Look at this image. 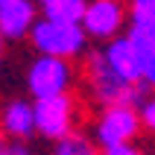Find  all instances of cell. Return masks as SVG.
Wrapping results in <instances>:
<instances>
[{
  "instance_id": "obj_16",
  "label": "cell",
  "mask_w": 155,
  "mask_h": 155,
  "mask_svg": "<svg viewBox=\"0 0 155 155\" xmlns=\"http://www.w3.org/2000/svg\"><path fill=\"white\" fill-rule=\"evenodd\" d=\"M103 155H147V149L135 143H123V147H111V149H103Z\"/></svg>"
},
{
  "instance_id": "obj_11",
  "label": "cell",
  "mask_w": 155,
  "mask_h": 155,
  "mask_svg": "<svg viewBox=\"0 0 155 155\" xmlns=\"http://www.w3.org/2000/svg\"><path fill=\"white\" fill-rule=\"evenodd\" d=\"M44 18H59V21H79L85 15L88 0H35Z\"/></svg>"
},
{
  "instance_id": "obj_9",
  "label": "cell",
  "mask_w": 155,
  "mask_h": 155,
  "mask_svg": "<svg viewBox=\"0 0 155 155\" xmlns=\"http://www.w3.org/2000/svg\"><path fill=\"white\" fill-rule=\"evenodd\" d=\"M100 50H103V59L111 64V70L117 76H123L126 82L143 88V82H140V73H143L140 53H138V47L132 44V38L126 32L111 38V41H105V44H100Z\"/></svg>"
},
{
  "instance_id": "obj_5",
  "label": "cell",
  "mask_w": 155,
  "mask_h": 155,
  "mask_svg": "<svg viewBox=\"0 0 155 155\" xmlns=\"http://www.w3.org/2000/svg\"><path fill=\"white\" fill-rule=\"evenodd\" d=\"M88 132L94 135V140H97L103 149L123 147V143H135L138 135L143 132L138 105H135V103H123V105L97 108L94 117H91Z\"/></svg>"
},
{
  "instance_id": "obj_4",
  "label": "cell",
  "mask_w": 155,
  "mask_h": 155,
  "mask_svg": "<svg viewBox=\"0 0 155 155\" xmlns=\"http://www.w3.org/2000/svg\"><path fill=\"white\" fill-rule=\"evenodd\" d=\"M82 120V100L73 91L56 97H44L35 100V123H38V138L47 143L68 138L79 129Z\"/></svg>"
},
{
  "instance_id": "obj_12",
  "label": "cell",
  "mask_w": 155,
  "mask_h": 155,
  "mask_svg": "<svg viewBox=\"0 0 155 155\" xmlns=\"http://www.w3.org/2000/svg\"><path fill=\"white\" fill-rule=\"evenodd\" d=\"M129 24L155 29V0H129Z\"/></svg>"
},
{
  "instance_id": "obj_13",
  "label": "cell",
  "mask_w": 155,
  "mask_h": 155,
  "mask_svg": "<svg viewBox=\"0 0 155 155\" xmlns=\"http://www.w3.org/2000/svg\"><path fill=\"white\" fill-rule=\"evenodd\" d=\"M138 114L143 132L149 138H155V91H143V97L138 100Z\"/></svg>"
},
{
  "instance_id": "obj_2",
  "label": "cell",
  "mask_w": 155,
  "mask_h": 155,
  "mask_svg": "<svg viewBox=\"0 0 155 155\" xmlns=\"http://www.w3.org/2000/svg\"><path fill=\"white\" fill-rule=\"evenodd\" d=\"M88 44L91 35L79 21H59V18H38L32 35H29V47L32 53L41 56H59V59L76 61L88 56Z\"/></svg>"
},
{
  "instance_id": "obj_1",
  "label": "cell",
  "mask_w": 155,
  "mask_h": 155,
  "mask_svg": "<svg viewBox=\"0 0 155 155\" xmlns=\"http://www.w3.org/2000/svg\"><path fill=\"white\" fill-rule=\"evenodd\" d=\"M79 88H82V97L94 108H108V105H123V103L138 105V100L143 97L140 85H132L111 70V64L103 59V50H88V56L82 59Z\"/></svg>"
},
{
  "instance_id": "obj_3",
  "label": "cell",
  "mask_w": 155,
  "mask_h": 155,
  "mask_svg": "<svg viewBox=\"0 0 155 155\" xmlns=\"http://www.w3.org/2000/svg\"><path fill=\"white\" fill-rule=\"evenodd\" d=\"M76 85H79L76 64L68 61V59H59V56H41V53H35L24 68V91L32 100L68 94Z\"/></svg>"
},
{
  "instance_id": "obj_14",
  "label": "cell",
  "mask_w": 155,
  "mask_h": 155,
  "mask_svg": "<svg viewBox=\"0 0 155 155\" xmlns=\"http://www.w3.org/2000/svg\"><path fill=\"white\" fill-rule=\"evenodd\" d=\"M0 155H41L29 140H6L0 143Z\"/></svg>"
},
{
  "instance_id": "obj_8",
  "label": "cell",
  "mask_w": 155,
  "mask_h": 155,
  "mask_svg": "<svg viewBox=\"0 0 155 155\" xmlns=\"http://www.w3.org/2000/svg\"><path fill=\"white\" fill-rule=\"evenodd\" d=\"M41 18V9L35 0H6L0 3V35L6 44L29 41L35 24Z\"/></svg>"
},
{
  "instance_id": "obj_15",
  "label": "cell",
  "mask_w": 155,
  "mask_h": 155,
  "mask_svg": "<svg viewBox=\"0 0 155 155\" xmlns=\"http://www.w3.org/2000/svg\"><path fill=\"white\" fill-rule=\"evenodd\" d=\"M143 91H155V50H149L143 56V73H140Z\"/></svg>"
},
{
  "instance_id": "obj_7",
  "label": "cell",
  "mask_w": 155,
  "mask_h": 155,
  "mask_svg": "<svg viewBox=\"0 0 155 155\" xmlns=\"http://www.w3.org/2000/svg\"><path fill=\"white\" fill-rule=\"evenodd\" d=\"M0 126L6 140H32L38 138L35 123V100L24 94H12L0 108Z\"/></svg>"
},
{
  "instance_id": "obj_10",
  "label": "cell",
  "mask_w": 155,
  "mask_h": 155,
  "mask_svg": "<svg viewBox=\"0 0 155 155\" xmlns=\"http://www.w3.org/2000/svg\"><path fill=\"white\" fill-rule=\"evenodd\" d=\"M50 155H103V147L88 129H76L73 135L50 143Z\"/></svg>"
},
{
  "instance_id": "obj_17",
  "label": "cell",
  "mask_w": 155,
  "mask_h": 155,
  "mask_svg": "<svg viewBox=\"0 0 155 155\" xmlns=\"http://www.w3.org/2000/svg\"><path fill=\"white\" fill-rule=\"evenodd\" d=\"M0 3H6V0H0Z\"/></svg>"
},
{
  "instance_id": "obj_6",
  "label": "cell",
  "mask_w": 155,
  "mask_h": 155,
  "mask_svg": "<svg viewBox=\"0 0 155 155\" xmlns=\"http://www.w3.org/2000/svg\"><path fill=\"white\" fill-rule=\"evenodd\" d=\"M82 26L97 44L123 35L129 29V0H88Z\"/></svg>"
}]
</instances>
